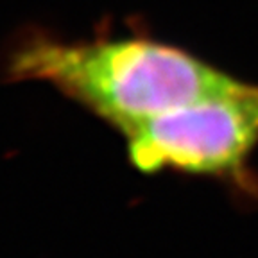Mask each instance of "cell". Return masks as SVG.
<instances>
[{
	"instance_id": "7a4b0ae2",
	"label": "cell",
	"mask_w": 258,
	"mask_h": 258,
	"mask_svg": "<svg viewBox=\"0 0 258 258\" xmlns=\"http://www.w3.org/2000/svg\"><path fill=\"white\" fill-rule=\"evenodd\" d=\"M125 137L129 158L142 172L172 167L242 177L258 144V83L240 81L228 92L142 122Z\"/></svg>"
},
{
	"instance_id": "6da1fadb",
	"label": "cell",
	"mask_w": 258,
	"mask_h": 258,
	"mask_svg": "<svg viewBox=\"0 0 258 258\" xmlns=\"http://www.w3.org/2000/svg\"><path fill=\"white\" fill-rule=\"evenodd\" d=\"M11 81H45L122 133L240 81L181 48L147 38L63 40L41 29L15 38L4 59Z\"/></svg>"
}]
</instances>
